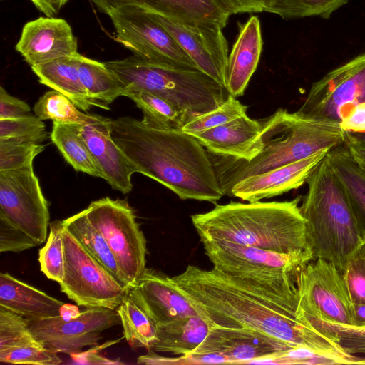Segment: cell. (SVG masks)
Here are the masks:
<instances>
[{"label": "cell", "instance_id": "4316f807", "mask_svg": "<svg viewBox=\"0 0 365 365\" xmlns=\"http://www.w3.org/2000/svg\"><path fill=\"white\" fill-rule=\"evenodd\" d=\"M327 157L344 187L365 237V172L352 159L344 144L330 150Z\"/></svg>", "mask_w": 365, "mask_h": 365}, {"label": "cell", "instance_id": "9c48e42d", "mask_svg": "<svg viewBox=\"0 0 365 365\" xmlns=\"http://www.w3.org/2000/svg\"><path fill=\"white\" fill-rule=\"evenodd\" d=\"M63 244L61 291L78 306L116 310L128 295L129 289L116 280L65 227Z\"/></svg>", "mask_w": 365, "mask_h": 365}, {"label": "cell", "instance_id": "3957f363", "mask_svg": "<svg viewBox=\"0 0 365 365\" xmlns=\"http://www.w3.org/2000/svg\"><path fill=\"white\" fill-rule=\"evenodd\" d=\"M289 201L230 202L191 220L201 242L222 240L284 254L309 252L299 203Z\"/></svg>", "mask_w": 365, "mask_h": 365}, {"label": "cell", "instance_id": "7dc6e473", "mask_svg": "<svg viewBox=\"0 0 365 365\" xmlns=\"http://www.w3.org/2000/svg\"><path fill=\"white\" fill-rule=\"evenodd\" d=\"M229 14L267 11L271 0H216Z\"/></svg>", "mask_w": 365, "mask_h": 365}, {"label": "cell", "instance_id": "5b68a950", "mask_svg": "<svg viewBox=\"0 0 365 365\" xmlns=\"http://www.w3.org/2000/svg\"><path fill=\"white\" fill-rule=\"evenodd\" d=\"M306 183L307 192L299 208L306 222L307 250L312 260L324 259L343 273L349 257L365 237L327 155Z\"/></svg>", "mask_w": 365, "mask_h": 365}, {"label": "cell", "instance_id": "2e32d148", "mask_svg": "<svg viewBox=\"0 0 365 365\" xmlns=\"http://www.w3.org/2000/svg\"><path fill=\"white\" fill-rule=\"evenodd\" d=\"M128 296L158 328L185 317L200 316L171 277L150 268H145Z\"/></svg>", "mask_w": 365, "mask_h": 365}, {"label": "cell", "instance_id": "277c9868", "mask_svg": "<svg viewBox=\"0 0 365 365\" xmlns=\"http://www.w3.org/2000/svg\"><path fill=\"white\" fill-rule=\"evenodd\" d=\"M262 148L249 161L212 157L225 195L246 177L281 167L333 149L344 143L346 132L339 123L279 108L260 120Z\"/></svg>", "mask_w": 365, "mask_h": 365}, {"label": "cell", "instance_id": "ac0fdd59", "mask_svg": "<svg viewBox=\"0 0 365 365\" xmlns=\"http://www.w3.org/2000/svg\"><path fill=\"white\" fill-rule=\"evenodd\" d=\"M16 50L31 67L78 53L77 39L69 24L50 16L27 22Z\"/></svg>", "mask_w": 365, "mask_h": 365}, {"label": "cell", "instance_id": "484cf974", "mask_svg": "<svg viewBox=\"0 0 365 365\" xmlns=\"http://www.w3.org/2000/svg\"><path fill=\"white\" fill-rule=\"evenodd\" d=\"M213 326L201 316L185 317L158 328L151 350L176 355L192 354L205 340Z\"/></svg>", "mask_w": 365, "mask_h": 365}, {"label": "cell", "instance_id": "d6a6232c", "mask_svg": "<svg viewBox=\"0 0 365 365\" xmlns=\"http://www.w3.org/2000/svg\"><path fill=\"white\" fill-rule=\"evenodd\" d=\"M123 336L132 349H150L157 340L158 327L128 295L116 309Z\"/></svg>", "mask_w": 365, "mask_h": 365}, {"label": "cell", "instance_id": "db71d44e", "mask_svg": "<svg viewBox=\"0 0 365 365\" xmlns=\"http://www.w3.org/2000/svg\"><path fill=\"white\" fill-rule=\"evenodd\" d=\"M351 135L356 140L365 144V133L353 134L350 133Z\"/></svg>", "mask_w": 365, "mask_h": 365}, {"label": "cell", "instance_id": "e0dca14e", "mask_svg": "<svg viewBox=\"0 0 365 365\" xmlns=\"http://www.w3.org/2000/svg\"><path fill=\"white\" fill-rule=\"evenodd\" d=\"M295 346L252 329L213 327L192 354H215L226 357L231 364H246Z\"/></svg>", "mask_w": 365, "mask_h": 365}, {"label": "cell", "instance_id": "836d02e7", "mask_svg": "<svg viewBox=\"0 0 365 365\" xmlns=\"http://www.w3.org/2000/svg\"><path fill=\"white\" fill-rule=\"evenodd\" d=\"M255 364H307L336 365L356 364V359L348 353L317 350L307 346H297L273 356L254 360Z\"/></svg>", "mask_w": 365, "mask_h": 365}, {"label": "cell", "instance_id": "bcb514c9", "mask_svg": "<svg viewBox=\"0 0 365 365\" xmlns=\"http://www.w3.org/2000/svg\"><path fill=\"white\" fill-rule=\"evenodd\" d=\"M31 115V108L25 101L10 95L0 86V120L14 119Z\"/></svg>", "mask_w": 365, "mask_h": 365}, {"label": "cell", "instance_id": "f1b7e54d", "mask_svg": "<svg viewBox=\"0 0 365 365\" xmlns=\"http://www.w3.org/2000/svg\"><path fill=\"white\" fill-rule=\"evenodd\" d=\"M78 69L81 83L93 100L108 106L118 97L124 96L126 86L105 62L79 53Z\"/></svg>", "mask_w": 365, "mask_h": 365}, {"label": "cell", "instance_id": "5bb4252c", "mask_svg": "<svg viewBox=\"0 0 365 365\" xmlns=\"http://www.w3.org/2000/svg\"><path fill=\"white\" fill-rule=\"evenodd\" d=\"M26 319L32 334L45 348L71 354L97 345L104 330L120 323L117 310L104 307H87L69 318Z\"/></svg>", "mask_w": 365, "mask_h": 365}, {"label": "cell", "instance_id": "cb8c5ba5", "mask_svg": "<svg viewBox=\"0 0 365 365\" xmlns=\"http://www.w3.org/2000/svg\"><path fill=\"white\" fill-rule=\"evenodd\" d=\"M0 306L28 319L63 315L66 305L61 301L14 277L0 274Z\"/></svg>", "mask_w": 365, "mask_h": 365}, {"label": "cell", "instance_id": "7bdbcfd3", "mask_svg": "<svg viewBox=\"0 0 365 365\" xmlns=\"http://www.w3.org/2000/svg\"><path fill=\"white\" fill-rule=\"evenodd\" d=\"M50 349L39 346H23L0 351V362L11 364L58 365L62 360Z\"/></svg>", "mask_w": 365, "mask_h": 365}, {"label": "cell", "instance_id": "9a60e30c", "mask_svg": "<svg viewBox=\"0 0 365 365\" xmlns=\"http://www.w3.org/2000/svg\"><path fill=\"white\" fill-rule=\"evenodd\" d=\"M152 14L199 70L227 87L228 44L221 29L192 26Z\"/></svg>", "mask_w": 365, "mask_h": 365}, {"label": "cell", "instance_id": "681fc988", "mask_svg": "<svg viewBox=\"0 0 365 365\" xmlns=\"http://www.w3.org/2000/svg\"><path fill=\"white\" fill-rule=\"evenodd\" d=\"M119 340L108 341L105 344L98 346L97 349H91L82 353H73L71 356L73 361L78 364H123L119 361H113L109 359L105 358L99 354L100 350L110 346Z\"/></svg>", "mask_w": 365, "mask_h": 365}, {"label": "cell", "instance_id": "ba28073f", "mask_svg": "<svg viewBox=\"0 0 365 365\" xmlns=\"http://www.w3.org/2000/svg\"><path fill=\"white\" fill-rule=\"evenodd\" d=\"M109 246L130 289L145 269L146 240L126 200L108 197L93 201L83 210Z\"/></svg>", "mask_w": 365, "mask_h": 365}, {"label": "cell", "instance_id": "1f68e13d", "mask_svg": "<svg viewBox=\"0 0 365 365\" xmlns=\"http://www.w3.org/2000/svg\"><path fill=\"white\" fill-rule=\"evenodd\" d=\"M35 115L41 120H52L66 124L98 125L108 122L110 118L88 114L80 110L65 95L56 91L45 93L35 103Z\"/></svg>", "mask_w": 365, "mask_h": 365}, {"label": "cell", "instance_id": "e575fe53", "mask_svg": "<svg viewBox=\"0 0 365 365\" xmlns=\"http://www.w3.org/2000/svg\"><path fill=\"white\" fill-rule=\"evenodd\" d=\"M349 0H271L267 12L283 19H299L319 16L328 19Z\"/></svg>", "mask_w": 365, "mask_h": 365}, {"label": "cell", "instance_id": "c3c4849f", "mask_svg": "<svg viewBox=\"0 0 365 365\" xmlns=\"http://www.w3.org/2000/svg\"><path fill=\"white\" fill-rule=\"evenodd\" d=\"M339 123L345 132L353 134L365 133V103L355 106Z\"/></svg>", "mask_w": 365, "mask_h": 365}, {"label": "cell", "instance_id": "6da1fadb", "mask_svg": "<svg viewBox=\"0 0 365 365\" xmlns=\"http://www.w3.org/2000/svg\"><path fill=\"white\" fill-rule=\"evenodd\" d=\"M113 140L135 173L160 182L181 200L216 204L225 195L210 153L181 129H160L132 117L110 120Z\"/></svg>", "mask_w": 365, "mask_h": 365}, {"label": "cell", "instance_id": "60d3db41", "mask_svg": "<svg viewBox=\"0 0 365 365\" xmlns=\"http://www.w3.org/2000/svg\"><path fill=\"white\" fill-rule=\"evenodd\" d=\"M342 274L351 302L365 303V240L351 253Z\"/></svg>", "mask_w": 365, "mask_h": 365}, {"label": "cell", "instance_id": "8992f818", "mask_svg": "<svg viewBox=\"0 0 365 365\" xmlns=\"http://www.w3.org/2000/svg\"><path fill=\"white\" fill-rule=\"evenodd\" d=\"M213 267L236 284L296 316L298 279L309 252L284 254L227 241L202 242Z\"/></svg>", "mask_w": 365, "mask_h": 365}, {"label": "cell", "instance_id": "83f0119b", "mask_svg": "<svg viewBox=\"0 0 365 365\" xmlns=\"http://www.w3.org/2000/svg\"><path fill=\"white\" fill-rule=\"evenodd\" d=\"M64 227L84 249L121 284L130 290L128 283L101 233L91 223L83 210L63 220Z\"/></svg>", "mask_w": 365, "mask_h": 365}, {"label": "cell", "instance_id": "11a10c76", "mask_svg": "<svg viewBox=\"0 0 365 365\" xmlns=\"http://www.w3.org/2000/svg\"><path fill=\"white\" fill-rule=\"evenodd\" d=\"M32 2L34 1V0H31Z\"/></svg>", "mask_w": 365, "mask_h": 365}, {"label": "cell", "instance_id": "8fae6325", "mask_svg": "<svg viewBox=\"0 0 365 365\" xmlns=\"http://www.w3.org/2000/svg\"><path fill=\"white\" fill-rule=\"evenodd\" d=\"M296 317L353 325V303L343 274L333 263L318 258L302 269Z\"/></svg>", "mask_w": 365, "mask_h": 365}, {"label": "cell", "instance_id": "30bf717a", "mask_svg": "<svg viewBox=\"0 0 365 365\" xmlns=\"http://www.w3.org/2000/svg\"><path fill=\"white\" fill-rule=\"evenodd\" d=\"M108 15L115 29V41L134 55L159 65L198 69L152 13L137 6H125Z\"/></svg>", "mask_w": 365, "mask_h": 365}, {"label": "cell", "instance_id": "f6af8a7d", "mask_svg": "<svg viewBox=\"0 0 365 365\" xmlns=\"http://www.w3.org/2000/svg\"><path fill=\"white\" fill-rule=\"evenodd\" d=\"M38 246L26 233L14 225L0 220V252H20Z\"/></svg>", "mask_w": 365, "mask_h": 365}, {"label": "cell", "instance_id": "7a4b0ae2", "mask_svg": "<svg viewBox=\"0 0 365 365\" xmlns=\"http://www.w3.org/2000/svg\"><path fill=\"white\" fill-rule=\"evenodd\" d=\"M213 327L252 329L294 346L346 353L327 334L236 284L214 267L188 265L171 277Z\"/></svg>", "mask_w": 365, "mask_h": 365}, {"label": "cell", "instance_id": "ab89813d", "mask_svg": "<svg viewBox=\"0 0 365 365\" xmlns=\"http://www.w3.org/2000/svg\"><path fill=\"white\" fill-rule=\"evenodd\" d=\"M45 146L19 138H0V170H14L33 163Z\"/></svg>", "mask_w": 365, "mask_h": 365}, {"label": "cell", "instance_id": "52a82bcc", "mask_svg": "<svg viewBox=\"0 0 365 365\" xmlns=\"http://www.w3.org/2000/svg\"><path fill=\"white\" fill-rule=\"evenodd\" d=\"M105 64L127 88L155 94L173 104L187 123L218 107L230 95L225 87L199 69L159 65L135 55Z\"/></svg>", "mask_w": 365, "mask_h": 365}, {"label": "cell", "instance_id": "7c38bea8", "mask_svg": "<svg viewBox=\"0 0 365 365\" xmlns=\"http://www.w3.org/2000/svg\"><path fill=\"white\" fill-rule=\"evenodd\" d=\"M49 219L48 203L33 163L0 170V220L22 230L40 245L46 241Z\"/></svg>", "mask_w": 365, "mask_h": 365}, {"label": "cell", "instance_id": "7402d4cb", "mask_svg": "<svg viewBox=\"0 0 365 365\" xmlns=\"http://www.w3.org/2000/svg\"><path fill=\"white\" fill-rule=\"evenodd\" d=\"M110 120L98 125H76L102 173L103 179L113 189L127 194L133 190L131 178L135 172L113 140Z\"/></svg>", "mask_w": 365, "mask_h": 365}, {"label": "cell", "instance_id": "d6986e66", "mask_svg": "<svg viewBox=\"0 0 365 365\" xmlns=\"http://www.w3.org/2000/svg\"><path fill=\"white\" fill-rule=\"evenodd\" d=\"M329 150H323L299 161L246 177L235 183L227 195L247 202H257L297 189L307 182Z\"/></svg>", "mask_w": 365, "mask_h": 365}, {"label": "cell", "instance_id": "f907efd6", "mask_svg": "<svg viewBox=\"0 0 365 365\" xmlns=\"http://www.w3.org/2000/svg\"><path fill=\"white\" fill-rule=\"evenodd\" d=\"M344 144L356 165L365 172V144L354 139L347 132Z\"/></svg>", "mask_w": 365, "mask_h": 365}, {"label": "cell", "instance_id": "816d5d0a", "mask_svg": "<svg viewBox=\"0 0 365 365\" xmlns=\"http://www.w3.org/2000/svg\"><path fill=\"white\" fill-rule=\"evenodd\" d=\"M68 0H34L33 3L36 7L46 14L52 17L57 14L63 6Z\"/></svg>", "mask_w": 365, "mask_h": 365}, {"label": "cell", "instance_id": "f546056e", "mask_svg": "<svg viewBox=\"0 0 365 365\" xmlns=\"http://www.w3.org/2000/svg\"><path fill=\"white\" fill-rule=\"evenodd\" d=\"M50 138L65 160L76 171L103 178L102 173L76 124L53 122Z\"/></svg>", "mask_w": 365, "mask_h": 365}, {"label": "cell", "instance_id": "d4e9b609", "mask_svg": "<svg viewBox=\"0 0 365 365\" xmlns=\"http://www.w3.org/2000/svg\"><path fill=\"white\" fill-rule=\"evenodd\" d=\"M79 53L74 56L61 58L31 66L38 81L71 99L81 110L88 112L93 107L110 108L93 100L85 90L78 73Z\"/></svg>", "mask_w": 365, "mask_h": 365}, {"label": "cell", "instance_id": "f35d334b", "mask_svg": "<svg viewBox=\"0 0 365 365\" xmlns=\"http://www.w3.org/2000/svg\"><path fill=\"white\" fill-rule=\"evenodd\" d=\"M315 327L330 336L342 349L354 356L356 364H365V327L339 324L318 319Z\"/></svg>", "mask_w": 365, "mask_h": 365}, {"label": "cell", "instance_id": "b9f144b4", "mask_svg": "<svg viewBox=\"0 0 365 365\" xmlns=\"http://www.w3.org/2000/svg\"><path fill=\"white\" fill-rule=\"evenodd\" d=\"M46 137V125L36 115L0 120V138H19L42 143Z\"/></svg>", "mask_w": 365, "mask_h": 365}, {"label": "cell", "instance_id": "f5cc1de1", "mask_svg": "<svg viewBox=\"0 0 365 365\" xmlns=\"http://www.w3.org/2000/svg\"><path fill=\"white\" fill-rule=\"evenodd\" d=\"M365 327V303L353 304V325Z\"/></svg>", "mask_w": 365, "mask_h": 365}, {"label": "cell", "instance_id": "44dd1931", "mask_svg": "<svg viewBox=\"0 0 365 365\" xmlns=\"http://www.w3.org/2000/svg\"><path fill=\"white\" fill-rule=\"evenodd\" d=\"M260 120L247 114L222 125L193 135L212 155L249 161L262 148Z\"/></svg>", "mask_w": 365, "mask_h": 365}, {"label": "cell", "instance_id": "4dcf8cb0", "mask_svg": "<svg viewBox=\"0 0 365 365\" xmlns=\"http://www.w3.org/2000/svg\"><path fill=\"white\" fill-rule=\"evenodd\" d=\"M124 96L130 98L141 110V120L147 125L160 129H182L187 123L181 110L158 96L127 88Z\"/></svg>", "mask_w": 365, "mask_h": 365}, {"label": "cell", "instance_id": "74e56055", "mask_svg": "<svg viewBox=\"0 0 365 365\" xmlns=\"http://www.w3.org/2000/svg\"><path fill=\"white\" fill-rule=\"evenodd\" d=\"M247 109L246 106L230 94L220 106L192 119L185 124L181 130L185 133L193 135L245 115Z\"/></svg>", "mask_w": 365, "mask_h": 365}, {"label": "cell", "instance_id": "d590c367", "mask_svg": "<svg viewBox=\"0 0 365 365\" xmlns=\"http://www.w3.org/2000/svg\"><path fill=\"white\" fill-rule=\"evenodd\" d=\"M49 227L46 243L38 252V262L46 277L59 284L64 274V225L63 220H58L51 222Z\"/></svg>", "mask_w": 365, "mask_h": 365}, {"label": "cell", "instance_id": "8d00e7d4", "mask_svg": "<svg viewBox=\"0 0 365 365\" xmlns=\"http://www.w3.org/2000/svg\"><path fill=\"white\" fill-rule=\"evenodd\" d=\"M29 345L44 347L32 334L26 318L0 306V351Z\"/></svg>", "mask_w": 365, "mask_h": 365}, {"label": "cell", "instance_id": "ee69618b", "mask_svg": "<svg viewBox=\"0 0 365 365\" xmlns=\"http://www.w3.org/2000/svg\"><path fill=\"white\" fill-rule=\"evenodd\" d=\"M137 361L138 364L155 365L231 364L226 357L215 354H190L180 355L176 358H169L158 355L151 349H148L146 354L138 356Z\"/></svg>", "mask_w": 365, "mask_h": 365}, {"label": "cell", "instance_id": "ffe728a7", "mask_svg": "<svg viewBox=\"0 0 365 365\" xmlns=\"http://www.w3.org/2000/svg\"><path fill=\"white\" fill-rule=\"evenodd\" d=\"M102 12L125 6H133L147 11L190 24L222 29L230 15L216 0H90Z\"/></svg>", "mask_w": 365, "mask_h": 365}, {"label": "cell", "instance_id": "603a6c76", "mask_svg": "<svg viewBox=\"0 0 365 365\" xmlns=\"http://www.w3.org/2000/svg\"><path fill=\"white\" fill-rule=\"evenodd\" d=\"M262 48L259 19L252 16L240 29L228 57L227 90L235 97L244 94L259 63Z\"/></svg>", "mask_w": 365, "mask_h": 365}, {"label": "cell", "instance_id": "4fadbf2b", "mask_svg": "<svg viewBox=\"0 0 365 365\" xmlns=\"http://www.w3.org/2000/svg\"><path fill=\"white\" fill-rule=\"evenodd\" d=\"M361 103H365V53L314 82L297 111L340 123Z\"/></svg>", "mask_w": 365, "mask_h": 365}]
</instances>
